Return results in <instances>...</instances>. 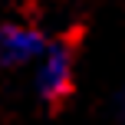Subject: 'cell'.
Masks as SVG:
<instances>
[{
    "label": "cell",
    "mask_w": 125,
    "mask_h": 125,
    "mask_svg": "<svg viewBox=\"0 0 125 125\" xmlns=\"http://www.w3.org/2000/svg\"><path fill=\"white\" fill-rule=\"evenodd\" d=\"M76 86V53L66 40H50L43 56L33 62V92L43 105H62Z\"/></svg>",
    "instance_id": "6da1fadb"
},
{
    "label": "cell",
    "mask_w": 125,
    "mask_h": 125,
    "mask_svg": "<svg viewBox=\"0 0 125 125\" xmlns=\"http://www.w3.org/2000/svg\"><path fill=\"white\" fill-rule=\"evenodd\" d=\"M50 46V33L30 20L0 23V66L3 69H33V62Z\"/></svg>",
    "instance_id": "7a4b0ae2"
}]
</instances>
